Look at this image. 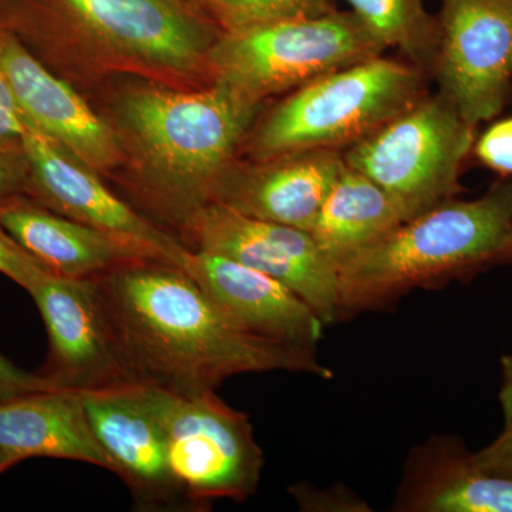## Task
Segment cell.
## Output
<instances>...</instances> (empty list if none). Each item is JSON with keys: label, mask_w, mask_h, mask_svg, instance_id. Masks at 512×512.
I'll list each match as a JSON object with an SVG mask.
<instances>
[{"label": "cell", "mask_w": 512, "mask_h": 512, "mask_svg": "<svg viewBox=\"0 0 512 512\" xmlns=\"http://www.w3.org/2000/svg\"><path fill=\"white\" fill-rule=\"evenodd\" d=\"M49 269L20 247L8 232L0 227V274L8 276L13 282L28 291L37 279Z\"/></svg>", "instance_id": "cb8c5ba5"}, {"label": "cell", "mask_w": 512, "mask_h": 512, "mask_svg": "<svg viewBox=\"0 0 512 512\" xmlns=\"http://www.w3.org/2000/svg\"><path fill=\"white\" fill-rule=\"evenodd\" d=\"M333 0H210L207 13L222 33L242 32L279 20L332 12Z\"/></svg>", "instance_id": "7402d4cb"}, {"label": "cell", "mask_w": 512, "mask_h": 512, "mask_svg": "<svg viewBox=\"0 0 512 512\" xmlns=\"http://www.w3.org/2000/svg\"><path fill=\"white\" fill-rule=\"evenodd\" d=\"M22 144L29 165L26 195L49 210L123 242L144 258L183 268L190 248L114 194L97 171L26 121Z\"/></svg>", "instance_id": "8fae6325"}, {"label": "cell", "mask_w": 512, "mask_h": 512, "mask_svg": "<svg viewBox=\"0 0 512 512\" xmlns=\"http://www.w3.org/2000/svg\"><path fill=\"white\" fill-rule=\"evenodd\" d=\"M190 2L194 3L195 6H198V8H201L207 12L208 3H210V0H190Z\"/></svg>", "instance_id": "1f68e13d"}, {"label": "cell", "mask_w": 512, "mask_h": 512, "mask_svg": "<svg viewBox=\"0 0 512 512\" xmlns=\"http://www.w3.org/2000/svg\"><path fill=\"white\" fill-rule=\"evenodd\" d=\"M394 510L402 512H512V478L481 470L451 437L414 448Z\"/></svg>", "instance_id": "e0dca14e"}, {"label": "cell", "mask_w": 512, "mask_h": 512, "mask_svg": "<svg viewBox=\"0 0 512 512\" xmlns=\"http://www.w3.org/2000/svg\"><path fill=\"white\" fill-rule=\"evenodd\" d=\"M429 80L412 63L383 56L326 74L266 107L239 157L348 148L426 96Z\"/></svg>", "instance_id": "5b68a950"}, {"label": "cell", "mask_w": 512, "mask_h": 512, "mask_svg": "<svg viewBox=\"0 0 512 512\" xmlns=\"http://www.w3.org/2000/svg\"><path fill=\"white\" fill-rule=\"evenodd\" d=\"M410 218L413 215L402 202L346 165L309 232L320 251L339 268Z\"/></svg>", "instance_id": "ffe728a7"}, {"label": "cell", "mask_w": 512, "mask_h": 512, "mask_svg": "<svg viewBox=\"0 0 512 512\" xmlns=\"http://www.w3.org/2000/svg\"><path fill=\"white\" fill-rule=\"evenodd\" d=\"M151 390L168 466L190 511H204L222 498L252 497L261 483L264 453L248 414L228 406L217 392L183 396Z\"/></svg>", "instance_id": "ba28073f"}, {"label": "cell", "mask_w": 512, "mask_h": 512, "mask_svg": "<svg viewBox=\"0 0 512 512\" xmlns=\"http://www.w3.org/2000/svg\"><path fill=\"white\" fill-rule=\"evenodd\" d=\"M0 30L76 89L120 79L214 83L222 30L190 0H0Z\"/></svg>", "instance_id": "7a4b0ae2"}, {"label": "cell", "mask_w": 512, "mask_h": 512, "mask_svg": "<svg viewBox=\"0 0 512 512\" xmlns=\"http://www.w3.org/2000/svg\"><path fill=\"white\" fill-rule=\"evenodd\" d=\"M474 156L504 178H512V117L497 121L474 141Z\"/></svg>", "instance_id": "603a6c76"}, {"label": "cell", "mask_w": 512, "mask_h": 512, "mask_svg": "<svg viewBox=\"0 0 512 512\" xmlns=\"http://www.w3.org/2000/svg\"><path fill=\"white\" fill-rule=\"evenodd\" d=\"M476 130L446 97L427 93L346 148L343 158L416 217L460 194Z\"/></svg>", "instance_id": "52a82bcc"}, {"label": "cell", "mask_w": 512, "mask_h": 512, "mask_svg": "<svg viewBox=\"0 0 512 512\" xmlns=\"http://www.w3.org/2000/svg\"><path fill=\"white\" fill-rule=\"evenodd\" d=\"M437 18L430 79L478 127L512 101V0H441Z\"/></svg>", "instance_id": "9c48e42d"}, {"label": "cell", "mask_w": 512, "mask_h": 512, "mask_svg": "<svg viewBox=\"0 0 512 512\" xmlns=\"http://www.w3.org/2000/svg\"><path fill=\"white\" fill-rule=\"evenodd\" d=\"M45 389H57V387L42 373L26 372L5 356L0 355V403Z\"/></svg>", "instance_id": "484cf974"}, {"label": "cell", "mask_w": 512, "mask_h": 512, "mask_svg": "<svg viewBox=\"0 0 512 512\" xmlns=\"http://www.w3.org/2000/svg\"><path fill=\"white\" fill-rule=\"evenodd\" d=\"M336 2V0H333ZM386 46L430 77L440 42L439 18L424 0H343Z\"/></svg>", "instance_id": "44dd1931"}, {"label": "cell", "mask_w": 512, "mask_h": 512, "mask_svg": "<svg viewBox=\"0 0 512 512\" xmlns=\"http://www.w3.org/2000/svg\"><path fill=\"white\" fill-rule=\"evenodd\" d=\"M384 50L355 12L335 9L222 33L211 52V69L214 83L251 103L268 104L326 74L383 56Z\"/></svg>", "instance_id": "8992f818"}, {"label": "cell", "mask_w": 512, "mask_h": 512, "mask_svg": "<svg viewBox=\"0 0 512 512\" xmlns=\"http://www.w3.org/2000/svg\"><path fill=\"white\" fill-rule=\"evenodd\" d=\"M96 92L94 107L123 151L116 177L146 217L177 237L214 200L222 175L269 104L251 103L217 82L185 90L120 79Z\"/></svg>", "instance_id": "3957f363"}, {"label": "cell", "mask_w": 512, "mask_h": 512, "mask_svg": "<svg viewBox=\"0 0 512 512\" xmlns=\"http://www.w3.org/2000/svg\"><path fill=\"white\" fill-rule=\"evenodd\" d=\"M0 227L50 272L66 278H94L127 262L148 259L26 194L0 201Z\"/></svg>", "instance_id": "ac0fdd59"}, {"label": "cell", "mask_w": 512, "mask_h": 512, "mask_svg": "<svg viewBox=\"0 0 512 512\" xmlns=\"http://www.w3.org/2000/svg\"><path fill=\"white\" fill-rule=\"evenodd\" d=\"M90 426L137 511H190L168 466L163 424L148 384L80 393Z\"/></svg>", "instance_id": "4fadbf2b"}, {"label": "cell", "mask_w": 512, "mask_h": 512, "mask_svg": "<svg viewBox=\"0 0 512 512\" xmlns=\"http://www.w3.org/2000/svg\"><path fill=\"white\" fill-rule=\"evenodd\" d=\"M23 131L25 120L0 62V141L22 140Z\"/></svg>", "instance_id": "83f0119b"}, {"label": "cell", "mask_w": 512, "mask_h": 512, "mask_svg": "<svg viewBox=\"0 0 512 512\" xmlns=\"http://www.w3.org/2000/svg\"><path fill=\"white\" fill-rule=\"evenodd\" d=\"M183 269L235 328L309 349H315L322 339L326 323L284 282L197 249H190Z\"/></svg>", "instance_id": "2e32d148"}, {"label": "cell", "mask_w": 512, "mask_h": 512, "mask_svg": "<svg viewBox=\"0 0 512 512\" xmlns=\"http://www.w3.org/2000/svg\"><path fill=\"white\" fill-rule=\"evenodd\" d=\"M26 292L49 336V355L40 373L57 389L83 393L133 383L92 278L47 271Z\"/></svg>", "instance_id": "7c38bea8"}, {"label": "cell", "mask_w": 512, "mask_h": 512, "mask_svg": "<svg viewBox=\"0 0 512 512\" xmlns=\"http://www.w3.org/2000/svg\"><path fill=\"white\" fill-rule=\"evenodd\" d=\"M20 463L18 458L12 456V454L6 453V451L0 450V474L5 473L10 467Z\"/></svg>", "instance_id": "4dcf8cb0"}, {"label": "cell", "mask_w": 512, "mask_h": 512, "mask_svg": "<svg viewBox=\"0 0 512 512\" xmlns=\"http://www.w3.org/2000/svg\"><path fill=\"white\" fill-rule=\"evenodd\" d=\"M178 238L190 249L212 252L284 282L319 313L338 319V268L311 232L247 217L220 202L201 208Z\"/></svg>", "instance_id": "30bf717a"}, {"label": "cell", "mask_w": 512, "mask_h": 512, "mask_svg": "<svg viewBox=\"0 0 512 512\" xmlns=\"http://www.w3.org/2000/svg\"><path fill=\"white\" fill-rule=\"evenodd\" d=\"M500 404L503 410L504 424L512 423V353L501 359Z\"/></svg>", "instance_id": "f1b7e54d"}, {"label": "cell", "mask_w": 512, "mask_h": 512, "mask_svg": "<svg viewBox=\"0 0 512 512\" xmlns=\"http://www.w3.org/2000/svg\"><path fill=\"white\" fill-rule=\"evenodd\" d=\"M0 62L23 120L103 177L123 168L113 128L79 89L50 72L15 37L0 30Z\"/></svg>", "instance_id": "5bb4252c"}, {"label": "cell", "mask_w": 512, "mask_h": 512, "mask_svg": "<svg viewBox=\"0 0 512 512\" xmlns=\"http://www.w3.org/2000/svg\"><path fill=\"white\" fill-rule=\"evenodd\" d=\"M0 450L19 461L30 457L82 461L114 473L87 419L80 393L37 390L0 403Z\"/></svg>", "instance_id": "d6986e66"}, {"label": "cell", "mask_w": 512, "mask_h": 512, "mask_svg": "<svg viewBox=\"0 0 512 512\" xmlns=\"http://www.w3.org/2000/svg\"><path fill=\"white\" fill-rule=\"evenodd\" d=\"M29 165L22 140L0 141V201L26 194Z\"/></svg>", "instance_id": "d4e9b609"}, {"label": "cell", "mask_w": 512, "mask_h": 512, "mask_svg": "<svg viewBox=\"0 0 512 512\" xmlns=\"http://www.w3.org/2000/svg\"><path fill=\"white\" fill-rule=\"evenodd\" d=\"M471 460L487 473L512 478V423L504 424L503 433L490 446L471 453Z\"/></svg>", "instance_id": "4316f807"}, {"label": "cell", "mask_w": 512, "mask_h": 512, "mask_svg": "<svg viewBox=\"0 0 512 512\" xmlns=\"http://www.w3.org/2000/svg\"><path fill=\"white\" fill-rule=\"evenodd\" d=\"M512 228V178L476 200L451 198L403 222L338 268V318L493 266Z\"/></svg>", "instance_id": "277c9868"}, {"label": "cell", "mask_w": 512, "mask_h": 512, "mask_svg": "<svg viewBox=\"0 0 512 512\" xmlns=\"http://www.w3.org/2000/svg\"><path fill=\"white\" fill-rule=\"evenodd\" d=\"M512 264V228L494 256L493 266Z\"/></svg>", "instance_id": "f546056e"}, {"label": "cell", "mask_w": 512, "mask_h": 512, "mask_svg": "<svg viewBox=\"0 0 512 512\" xmlns=\"http://www.w3.org/2000/svg\"><path fill=\"white\" fill-rule=\"evenodd\" d=\"M92 279L133 382L194 396L242 373L332 377L315 349L235 328L180 266L137 259Z\"/></svg>", "instance_id": "6da1fadb"}, {"label": "cell", "mask_w": 512, "mask_h": 512, "mask_svg": "<svg viewBox=\"0 0 512 512\" xmlns=\"http://www.w3.org/2000/svg\"><path fill=\"white\" fill-rule=\"evenodd\" d=\"M346 167L336 148L291 151L264 160L238 157L212 202L247 217L311 231L326 195Z\"/></svg>", "instance_id": "9a60e30c"}]
</instances>
